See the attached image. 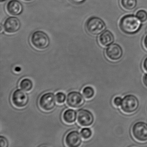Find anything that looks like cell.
<instances>
[{"mask_svg":"<svg viewBox=\"0 0 147 147\" xmlns=\"http://www.w3.org/2000/svg\"><path fill=\"white\" fill-rule=\"evenodd\" d=\"M119 27L121 30L126 34H135L141 28V21L134 15H126L120 20Z\"/></svg>","mask_w":147,"mask_h":147,"instance_id":"cell-1","label":"cell"},{"mask_svg":"<svg viewBox=\"0 0 147 147\" xmlns=\"http://www.w3.org/2000/svg\"><path fill=\"white\" fill-rule=\"evenodd\" d=\"M30 41L34 48L40 50L45 49L49 45V36L42 31H36L33 32L31 36Z\"/></svg>","mask_w":147,"mask_h":147,"instance_id":"cell-2","label":"cell"},{"mask_svg":"<svg viewBox=\"0 0 147 147\" xmlns=\"http://www.w3.org/2000/svg\"><path fill=\"white\" fill-rule=\"evenodd\" d=\"M139 101L136 96L133 94L125 95L123 98L121 109L127 114L134 113L139 108Z\"/></svg>","mask_w":147,"mask_h":147,"instance_id":"cell-3","label":"cell"},{"mask_svg":"<svg viewBox=\"0 0 147 147\" xmlns=\"http://www.w3.org/2000/svg\"><path fill=\"white\" fill-rule=\"evenodd\" d=\"M87 31L92 35H98L102 33L106 28L105 22L99 18L92 17L86 22Z\"/></svg>","mask_w":147,"mask_h":147,"instance_id":"cell-4","label":"cell"},{"mask_svg":"<svg viewBox=\"0 0 147 147\" xmlns=\"http://www.w3.org/2000/svg\"><path fill=\"white\" fill-rule=\"evenodd\" d=\"M133 137L140 142H147V123L138 121L133 124L131 128Z\"/></svg>","mask_w":147,"mask_h":147,"instance_id":"cell-5","label":"cell"},{"mask_svg":"<svg viewBox=\"0 0 147 147\" xmlns=\"http://www.w3.org/2000/svg\"><path fill=\"white\" fill-rule=\"evenodd\" d=\"M55 95L51 92L43 94L39 100V105L42 110L46 111H52L56 105Z\"/></svg>","mask_w":147,"mask_h":147,"instance_id":"cell-6","label":"cell"},{"mask_svg":"<svg viewBox=\"0 0 147 147\" xmlns=\"http://www.w3.org/2000/svg\"><path fill=\"white\" fill-rule=\"evenodd\" d=\"M11 100L15 107L23 108L28 104L29 96L26 91L21 89H17L13 92Z\"/></svg>","mask_w":147,"mask_h":147,"instance_id":"cell-7","label":"cell"},{"mask_svg":"<svg viewBox=\"0 0 147 147\" xmlns=\"http://www.w3.org/2000/svg\"><path fill=\"white\" fill-rule=\"evenodd\" d=\"M84 96L77 91L70 92L67 95L66 102L68 105L74 108H79L85 104Z\"/></svg>","mask_w":147,"mask_h":147,"instance_id":"cell-8","label":"cell"},{"mask_svg":"<svg viewBox=\"0 0 147 147\" xmlns=\"http://www.w3.org/2000/svg\"><path fill=\"white\" fill-rule=\"evenodd\" d=\"M77 121L79 124L84 127L90 126L94 123L93 114L89 110L81 109L77 112Z\"/></svg>","mask_w":147,"mask_h":147,"instance_id":"cell-9","label":"cell"},{"mask_svg":"<svg viewBox=\"0 0 147 147\" xmlns=\"http://www.w3.org/2000/svg\"><path fill=\"white\" fill-rule=\"evenodd\" d=\"M106 55L108 59L113 61H117L121 59L123 55L121 47L117 44L109 45L106 50Z\"/></svg>","mask_w":147,"mask_h":147,"instance_id":"cell-10","label":"cell"},{"mask_svg":"<svg viewBox=\"0 0 147 147\" xmlns=\"http://www.w3.org/2000/svg\"><path fill=\"white\" fill-rule=\"evenodd\" d=\"M82 137L79 131L76 130L71 131L68 132L65 137V143L68 147H79L82 143Z\"/></svg>","mask_w":147,"mask_h":147,"instance_id":"cell-11","label":"cell"},{"mask_svg":"<svg viewBox=\"0 0 147 147\" xmlns=\"http://www.w3.org/2000/svg\"><path fill=\"white\" fill-rule=\"evenodd\" d=\"M21 27V23L18 18L16 17H9L4 22V30L6 32L13 34L18 32Z\"/></svg>","mask_w":147,"mask_h":147,"instance_id":"cell-12","label":"cell"},{"mask_svg":"<svg viewBox=\"0 0 147 147\" xmlns=\"http://www.w3.org/2000/svg\"><path fill=\"white\" fill-rule=\"evenodd\" d=\"M7 12L12 16H18L22 13L23 7L22 4L18 0L10 1L7 5Z\"/></svg>","mask_w":147,"mask_h":147,"instance_id":"cell-13","label":"cell"},{"mask_svg":"<svg viewBox=\"0 0 147 147\" xmlns=\"http://www.w3.org/2000/svg\"><path fill=\"white\" fill-rule=\"evenodd\" d=\"M114 39L113 34L109 31L107 30L100 34L99 37V42L102 46L107 47L113 43Z\"/></svg>","mask_w":147,"mask_h":147,"instance_id":"cell-14","label":"cell"},{"mask_svg":"<svg viewBox=\"0 0 147 147\" xmlns=\"http://www.w3.org/2000/svg\"><path fill=\"white\" fill-rule=\"evenodd\" d=\"M77 113L75 110L72 109H67L63 112V119L65 123L72 124L76 121Z\"/></svg>","mask_w":147,"mask_h":147,"instance_id":"cell-15","label":"cell"},{"mask_svg":"<svg viewBox=\"0 0 147 147\" xmlns=\"http://www.w3.org/2000/svg\"><path fill=\"white\" fill-rule=\"evenodd\" d=\"M33 86L32 82L28 78L23 79L20 83V88L26 92H28L31 91Z\"/></svg>","mask_w":147,"mask_h":147,"instance_id":"cell-16","label":"cell"},{"mask_svg":"<svg viewBox=\"0 0 147 147\" xmlns=\"http://www.w3.org/2000/svg\"><path fill=\"white\" fill-rule=\"evenodd\" d=\"M137 3V0H121V5L127 11H131L135 9Z\"/></svg>","mask_w":147,"mask_h":147,"instance_id":"cell-17","label":"cell"},{"mask_svg":"<svg viewBox=\"0 0 147 147\" xmlns=\"http://www.w3.org/2000/svg\"><path fill=\"white\" fill-rule=\"evenodd\" d=\"M82 94L87 99H90L93 98L95 94V91L93 88L90 86H87L82 90Z\"/></svg>","mask_w":147,"mask_h":147,"instance_id":"cell-18","label":"cell"},{"mask_svg":"<svg viewBox=\"0 0 147 147\" xmlns=\"http://www.w3.org/2000/svg\"><path fill=\"white\" fill-rule=\"evenodd\" d=\"M80 134L83 139H88L92 137V132L90 128L86 127L82 129Z\"/></svg>","mask_w":147,"mask_h":147,"instance_id":"cell-19","label":"cell"},{"mask_svg":"<svg viewBox=\"0 0 147 147\" xmlns=\"http://www.w3.org/2000/svg\"><path fill=\"white\" fill-rule=\"evenodd\" d=\"M55 98L57 102L60 104L64 103L67 99L66 94L61 92H58L56 94Z\"/></svg>","mask_w":147,"mask_h":147,"instance_id":"cell-20","label":"cell"},{"mask_svg":"<svg viewBox=\"0 0 147 147\" xmlns=\"http://www.w3.org/2000/svg\"><path fill=\"white\" fill-rule=\"evenodd\" d=\"M136 17L141 22H145L147 20V12L144 10H139L137 12Z\"/></svg>","mask_w":147,"mask_h":147,"instance_id":"cell-21","label":"cell"},{"mask_svg":"<svg viewBox=\"0 0 147 147\" xmlns=\"http://www.w3.org/2000/svg\"><path fill=\"white\" fill-rule=\"evenodd\" d=\"M9 146L8 141L5 137H0V147H8Z\"/></svg>","mask_w":147,"mask_h":147,"instance_id":"cell-22","label":"cell"},{"mask_svg":"<svg viewBox=\"0 0 147 147\" xmlns=\"http://www.w3.org/2000/svg\"><path fill=\"white\" fill-rule=\"evenodd\" d=\"M122 100H123V99L121 97H119V96H117V97H115L113 99V105L116 107L121 106L122 103Z\"/></svg>","mask_w":147,"mask_h":147,"instance_id":"cell-23","label":"cell"},{"mask_svg":"<svg viewBox=\"0 0 147 147\" xmlns=\"http://www.w3.org/2000/svg\"><path fill=\"white\" fill-rule=\"evenodd\" d=\"M143 67L144 69L147 72V57H146L143 63Z\"/></svg>","mask_w":147,"mask_h":147,"instance_id":"cell-24","label":"cell"},{"mask_svg":"<svg viewBox=\"0 0 147 147\" xmlns=\"http://www.w3.org/2000/svg\"><path fill=\"white\" fill-rule=\"evenodd\" d=\"M143 81L144 84V86L147 87V73L145 74L144 76L143 79Z\"/></svg>","mask_w":147,"mask_h":147,"instance_id":"cell-25","label":"cell"},{"mask_svg":"<svg viewBox=\"0 0 147 147\" xmlns=\"http://www.w3.org/2000/svg\"><path fill=\"white\" fill-rule=\"evenodd\" d=\"M85 1V0H71L72 2L76 3V4H80V3L84 2Z\"/></svg>","mask_w":147,"mask_h":147,"instance_id":"cell-26","label":"cell"},{"mask_svg":"<svg viewBox=\"0 0 147 147\" xmlns=\"http://www.w3.org/2000/svg\"><path fill=\"white\" fill-rule=\"evenodd\" d=\"M144 45L145 49L147 50V35L145 37L144 40Z\"/></svg>","mask_w":147,"mask_h":147,"instance_id":"cell-27","label":"cell"},{"mask_svg":"<svg viewBox=\"0 0 147 147\" xmlns=\"http://www.w3.org/2000/svg\"><path fill=\"white\" fill-rule=\"evenodd\" d=\"M14 71L17 73H19L21 71V68L20 67H16L14 68Z\"/></svg>","mask_w":147,"mask_h":147,"instance_id":"cell-28","label":"cell"},{"mask_svg":"<svg viewBox=\"0 0 147 147\" xmlns=\"http://www.w3.org/2000/svg\"><path fill=\"white\" fill-rule=\"evenodd\" d=\"M23 1L25 2H30V1H32V0H23Z\"/></svg>","mask_w":147,"mask_h":147,"instance_id":"cell-29","label":"cell"},{"mask_svg":"<svg viewBox=\"0 0 147 147\" xmlns=\"http://www.w3.org/2000/svg\"><path fill=\"white\" fill-rule=\"evenodd\" d=\"M2 26L1 25V33H2V30H2Z\"/></svg>","mask_w":147,"mask_h":147,"instance_id":"cell-30","label":"cell"},{"mask_svg":"<svg viewBox=\"0 0 147 147\" xmlns=\"http://www.w3.org/2000/svg\"><path fill=\"white\" fill-rule=\"evenodd\" d=\"M1 1H4V0H1Z\"/></svg>","mask_w":147,"mask_h":147,"instance_id":"cell-31","label":"cell"}]
</instances>
